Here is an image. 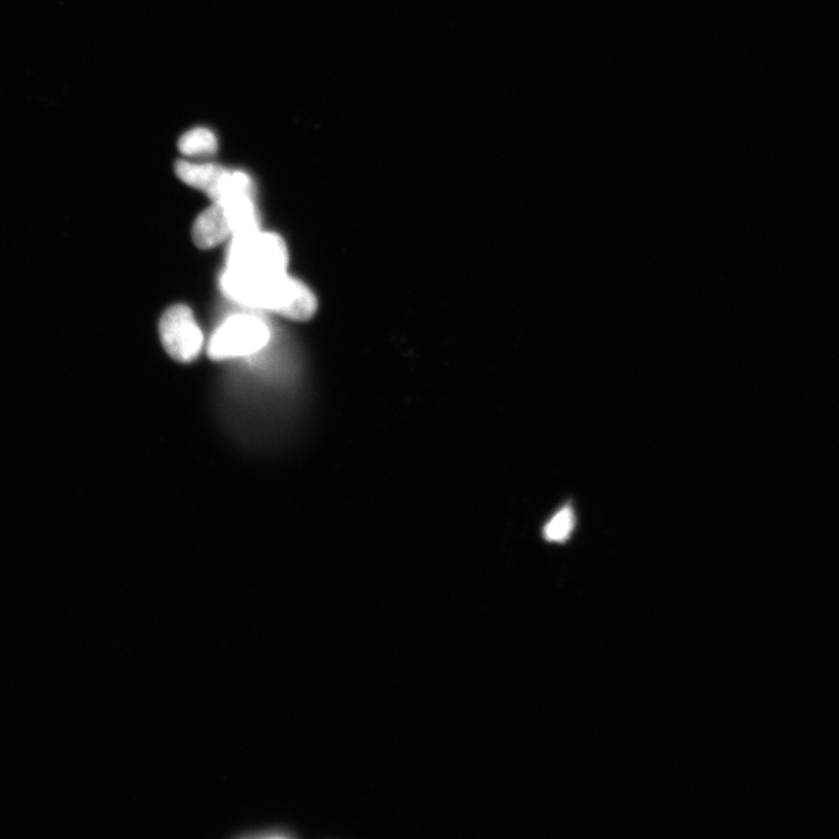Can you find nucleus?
<instances>
[{"instance_id": "5", "label": "nucleus", "mask_w": 839, "mask_h": 839, "mask_svg": "<svg viewBox=\"0 0 839 839\" xmlns=\"http://www.w3.org/2000/svg\"><path fill=\"white\" fill-rule=\"evenodd\" d=\"M177 176L186 185L200 189L212 202H220L227 191L231 171L217 164H176Z\"/></svg>"}, {"instance_id": "7", "label": "nucleus", "mask_w": 839, "mask_h": 839, "mask_svg": "<svg viewBox=\"0 0 839 839\" xmlns=\"http://www.w3.org/2000/svg\"><path fill=\"white\" fill-rule=\"evenodd\" d=\"M218 138L208 128L197 127L179 140V149L186 157H211L218 153Z\"/></svg>"}, {"instance_id": "6", "label": "nucleus", "mask_w": 839, "mask_h": 839, "mask_svg": "<svg viewBox=\"0 0 839 839\" xmlns=\"http://www.w3.org/2000/svg\"><path fill=\"white\" fill-rule=\"evenodd\" d=\"M232 237L231 224L226 208L213 202L206 209L192 227V240L202 250H209L224 243Z\"/></svg>"}, {"instance_id": "8", "label": "nucleus", "mask_w": 839, "mask_h": 839, "mask_svg": "<svg viewBox=\"0 0 839 839\" xmlns=\"http://www.w3.org/2000/svg\"><path fill=\"white\" fill-rule=\"evenodd\" d=\"M575 513L570 506L558 511L544 529L545 537L550 543H565L575 528Z\"/></svg>"}, {"instance_id": "2", "label": "nucleus", "mask_w": 839, "mask_h": 839, "mask_svg": "<svg viewBox=\"0 0 839 839\" xmlns=\"http://www.w3.org/2000/svg\"><path fill=\"white\" fill-rule=\"evenodd\" d=\"M224 271L237 282L256 284L287 273L289 250L279 234L256 230L232 237Z\"/></svg>"}, {"instance_id": "1", "label": "nucleus", "mask_w": 839, "mask_h": 839, "mask_svg": "<svg viewBox=\"0 0 839 839\" xmlns=\"http://www.w3.org/2000/svg\"><path fill=\"white\" fill-rule=\"evenodd\" d=\"M221 287L237 303L271 311L293 321H308L317 310L314 293L287 273L258 284L237 283L221 276Z\"/></svg>"}, {"instance_id": "4", "label": "nucleus", "mask_w": 839, "mask_h": 839, "mask_svg": "<svg viewBox=\"0 0 839 839\" xmlns=\"http://www.w3.org/2000/svg\"><path fill=\"white\" fill-rule=\"evenodd\" d=\"M159 332L165 350L179 363L196 360L203 349V334L191 310L185 305L170 307L164 313Z\"/></svg>"}, {"instance_id": "3", "label": "nucleus", "mask_w": 839, "mask_h": 839, "mask_svg": "<svg viewBox=\"0 0 839 839\" xmlns=\"http://www.w3.org/2000/svg\"><path fill=\"white\" fill-rule=\"evenodd\" d=\"M270 337V329L261 318L234 315L212 334L208 356L212 360L247 357L265 348Z\"/></svg>"}]
</instances>
